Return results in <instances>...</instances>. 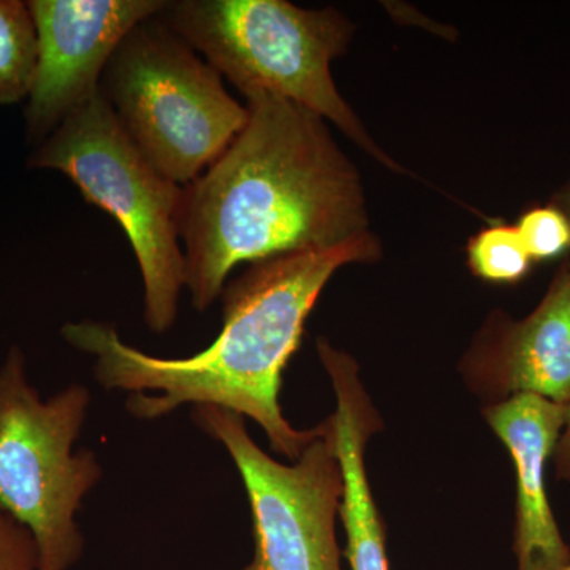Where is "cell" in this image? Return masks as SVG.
Listing matches in <instances>:
<instances>
[{
    "instance_id": "15",
    "label": "cell",
    "mask_w": 570,
    "mask_h": 570,
    "mask_svg": "<svg viewBox=\"0 0 570 570\" xmlns=\"http://www.w3.org/2000/svg\"><path fill=\"white\" fill-rule=\"evenodd\" d=\"M0 570H39L31 531L0 505Z\"/></svg>"
},
{
    "instance_id": "10",
    "label": "cell",
    "mask_w": 570,
    "mask_h": 570,
    "mask_svg": "<svg viewBox=\"0 0 570 570\" xmlns=\"http://www.w3.org/2000/svg\"><path fill=\"white\" fill-rule=\"evenodd\" d=\"M517 472L515 551L519 570H558L570 549L554 520L546 471L566 425V406L538 395L510 396L483 411Z\"/></svg>"
},
{
    "instance_id": "5",
    "label": "cell",
    "mask_w": 570,
    "mask_h": 570,
    "mask_svg": "<svg viewBox=\"0 0 570 570\" xmlns=\"http://www.w3.org/2000/svg\"><path fill=\"white\" fill-rule=\"evenodd\" d=\"M100 92L148 163L186 187L232 145L247 108L209 66L160 18L140 22L105 70Z\"/></svg>"
},
{
    "instance_id": "2",
    "label": "cell",
    "mask_w": 570,
    "mask_h": 570,
    "mask_svg": "<svg viewBox=\"0 0 570 570\" xmlns=\"http://www.w3.org/2000/svg\"><path fill=\"white\" fill-rule=\"evenodd\" d=\"M381 255L377 236L367 234L333 249L250 265L225 284L219 335L186 358L146 354L124 343L116 326L105 322H70L61 335L94 356V377L105 390L130 393L126 407L135 419L157 420L187 404H213L253 419L276 453L296 461L321 426L296 430L284 417L279 396L285 367L337 269L370 264Z\"/></svg>"
},
{
    "instance_id": "18",
    "label": "cell",
    "mask_w": 570,
    "mask_h": 570,
    "mask_svg": "<svg viewBox=\"0 0 570 570\" xmlns=\"http://www.w3.org/2000/svg\"><path fill=\"white\" fill-rule=\"evenodd\" d=\"M558 570H570V564L564 566V568L558 569Z\"/></svg>"
},
{
    "instance_id": "12",
    "label": "cell",
    "mask_w": 570,
    "mask_h": 570,
    "mask_svg": "<svg viewBox=\"0 0 570 570\" xmlns=\"http://www.w3.org/2000/svg\"><path fill=\"white\" fill-rule=\"evenodd\" d=\"M39 63V37L28 2L0 0V105L28 100Z\"/></svg>"
},
{
    "instance_id": "17",
    "label": "cell",
    "mask_w": 570,
    "mask_h": 570,
    "mask_svg": "<svg viewBox=\"0 0 570 570\" xmlns=\"http://www.w3.org/2000/svg\"><path fill=\"white\" fill-rule=\"evenodd\" d=\"M553 205L558 206L562 213L566 214V217L569 219L570 224V184L561 190L560 194L554 197ZM570 265V262H569Z\"/></svg>"
},
{
    "instance_id": "7",
    "label": "cell",
    "mask_w": 570,
    "mask_h": 570,
    "mask_svg": "<svg viewBox=\"0 0 570 570\" xmlns=\"http://www.w3.org/2000/svg\"><path fill=\"white\" fill-rule=\"evenodd\" d=\"M193 420L234 461L249 499L254 554L242 570H343L336 517L344 493L343 469L328 420L294 464H283L250 438L245 417L200 404Z\"/></svg>"
},
{
    "instance_id": "16",
    "label": "cell",
    "mask_w": 570,
    "mask_h": 570,
    "mask_svg": "<svg viewBox=\"0 0 570 570\" xmlns=\"http://www.w3.org/2000/svg\"><path fill=\"white\" fill-rule=\"evenodd\" d=\"M553 455L557 478L570 482V404L566 406V425Z\"/></svg>"
},
{
    "instance_id": "13",
    "label": "cell",
    "mask_w": 570,
    "mask_h": 570,
    "mask_svg": "<svg viewBox=\"0 0 570 570\" xmlns=\"http://www.w3.org/2000/svg\"><path fill=\"white\" fill-rule=\"evenodd\" d=\"M531 257L515 225L490 224L468 243V265L480 279L517 284L530 273Z\"/></svg>"
},
{
    "instance_id": "4",
    "label": "cell",
    "mask_w": 570,
    "mask_h": 570,
    "mask_svg": "<svg viewBox=\"0 0 570 570\" xmlns=\"http://www.w3.org/2000/svg\"><path fill=\"white\" fill-rule=\"evenodd\" d=\"M28 167L66 175L88 204L121 225L140 266L146 325L168 332L186 288L179 230L184 187L148 163L102 92L33 148Z\"/></svg>"
},
{
    "instance_id": "11",
    "label": "cell",
    "mask_w": 570,
    "mask_h": 570,
    "mask_svg": "<svg viewBox=\"0 0 570 570\" xmlns=\"http://www.w3.org/2000/svg\"><path fill=\"white\" fill-rule=\"evenodd\" d=\"M317 354L336 395L335 414L326 420L343 469L340 515L347 535L344 557L351 570H390L385 528L365 468L366 444L381 428V419L363 389L355 360L322 337Z\"/></svg>"
},
{
    "instance_id": "14",
    "label": "cell",
    "mask_w": 570,
    "mask_h": 570,
    "mask_svg": "<svg viewBox=\"0 0 570 570\" xmlns=\"http://www.w3.org/2000/svg\"><path fill=\"white\" fill-rule=\"evenodd\" d=\"M532 262L551 261L570 249V224L558 206H538L515 225Z\"/></svg>"
},
{
    "instance_id": "3",
    "label": "cell",
    "mask_w": 570,
    "mask_h": 570,
    "mask_svg": "<svg viewBox=\"0 0 570 570\" xmlns=\"http://www.w3.org/2000/svg\"><path fill=\"white\" fill-rule=\"evenodd\" d=\"M160 18L243 96L268 94L316 112L377 163L403 171L337 91L332 63L354 37L343 11L285 0H178Z\"/></svg>"
},
{
    "instance_id": "8",
    "label": "cell",
    "mask_w": 570,
    "mask_h": 570,
    "mask_svg": "<svg viewBox=\"0 0 570 570\" xmlns=\"http://www.w3.org/2000/svg\"><path fill=\"white\" fill-rule=\"evenodd\" d=\"M39 63L26 105L33 148L100 92L105 70L140 22L167 9L165 0H31Z\"/></svg>"
},
{
    "instance_id": "1",
    "label": "cell",
    "mask_w": 570,
    "mask_h": 570,
    "mask_svg": "<svg viewBox=\"0 0 570 570\" xmlns=\"http://www.w3.org/2000/svg\"><path fill=\"white\" fill-rule=\"evenodd\" d=\"M247 122L184 187L186 288L198 313L236 266L333 249L371 234L362 178L316 112L268 94L246 97Z\"/></svg>"
},
{
    "instance_id": "9",
    "label": "cell",
    "mask_w": 570,
    "mask_h": 570,
    "mask_svg": "<svg viewBox=\"0 0 570 570\" xmlns=\"http://www.w3.org/2000/svg\"><path fill=\"white\" fill-rule=\"evenodd\" d=\"M463 373L472 390L494 403L528 393L569 406V262L530 316L491 314L463 358Z\"/></svg>"
},
{
    "instance_id": "6",
    "label": "cell",
    "mask_w": 570,
    "mask_h": 570,
    "mask_svg": "<svg viewBox=\"0 0 570 570\" xmlns=\"http://www.w3.org/2000/svg\"><path fill=\"white\" fill-rule=\"evenodd\" d=\"M91 403L82 384L43 400L29 382L22 348L7 352L0 366V505L31 531L39 570H70L85 553L77 515L104 478L96 453L75 449Z\"/></svg>"
}]
</instances>
